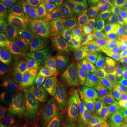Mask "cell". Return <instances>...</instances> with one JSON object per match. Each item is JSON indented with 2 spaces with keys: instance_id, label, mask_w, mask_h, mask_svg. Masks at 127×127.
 I'll use <instances>...</instances> for the list:
<instances>
[{
  "instance_id": "27",
  "label": "cell",
  "mask_w": 127,
  "mask_h": 127,
  "mask_svg": "<svg viewBox=\"0 0 127 127\" xmlns=\"http://www.w3.org/2000/svg\"><path fill=\"white\" fill-rule=\"evenodd\" d=\"M127 4V0H111L109 6L114 13H117L121 12Z\"/></svg>"
},
{
  "instance_id": "17",
  "label": "cell",
  "mask_w": 127,
  "mask_h": 127,
  "mask_svg": "<svg viewBox=\"0 0 127 127\" xmlns=\"http://www.w3.org/2000/svg\"><path fill=\"white\" fill-rule=\"evenodd\" d=\"M14 15L3 5H0V38L16 37Z\"/></svg>"
},
{
  "instance_id": "1",
  "label": "cell",
  "mask_w": 127,
  "mask_h": 127,
  "mask_svg": "<svg viewBox=\"0 0 127 127\" xmlns=\"http://www.w3.org/2000/svg\"><path fill=\"white\" fill-rule=\"evenodd\" d=\"M50 38L55 50L68 69H75L88 76L97 77L102 70L100 45L89 39H64L57 35Z\"/></svg>"
},
{
  "instance_id": "18",
  "label": "cell",
  "mask_w": 127,
  "mask_h": 127,
  "mask_svg": "<svg viewBox=\"0 0 127 127\" xmlns=\"http://www.w3.org/2000/svg\"><path fill=\"white\" fill-rule=\"evenodd\" d=\"M17 52L15 37L0 38V65L6 66L12 62Z\"/></svg>"
},
{
  "instance_id": "15",
  "label": "cell",
  "mask_w": 127,
  "mask_h": 127,
  "mask_svg": "<svg viewBox=\"0 0 127 127\" xmlns=\"http://www.w3.org/2000/svg\"><path fill=\"white\" fill-rule=\"evenodd\" d=\"M95 29L91 15L90 4L76 11L75 34L76 39H88Z\"/></svg>"
},
{
  "instance_id": "10",
  "label": "cell",
  "mask_w": 127,
  "mask_h": 127,
  "mask_svg": "<svg viewBox=\"0 0 127 127\" xmlns=\"http://www.w3.org/2000/svg\"><path fill=\"white\" fill-rule=\"evenodd\" d=\"M13 98L21 108L28 112L46 116L52 115L54 113L52 108L41 99L28 83H25L23 90Z\"/></svg>"
},
{
  "instance_id": "25",
  "label": "cell",
  "mask_w": 127,
  "mask_h": 127,
  "mask_svg": "<svg viewBox=\"0 0 127 127\" xmlns=\"http://www.w3.org/2000/svg\"><path fill=\"white\" fill-rule=\"evenodd\" d=\"M55 127H81L78 124L60 115H52Z\"/></svg>"
},
{
  "instance_id": "16",
  "label": "cell",
  "mask_w": 127,
  "mask_h": 127,
  "mask_svg": "<svg viewBox=\"0 0 127 127\" xmlns=\"http://www.w3.org/2000/svg\"><path fill=\"white\" fill-rule=\"evenodd\" d=\"M42 4L47 23L51 34L50 35H57L59 33V26L62 21L63 12L52 1L42 2Z\"/></svg>"
},
{
  "instance_id": "22",
  "label": "cell",
  "mask_w": 127,
  "mask_h": 127,
  "mask_svg": "<svg viewBox=\"0 0 127 127\" xmlns=\"http://www.w3.org/2000/svg\"><path fill=\"white\" fill-rule=\"evenodd\" d=\"M63 13L76 12L82 7L89 4L88 0H52Z\"/></svg>"
},
{
  "instance_id": "23",
  "label": "cell",
  "mask_w": 127,
  "mask_h": 127,
  "mask_svg": "<svg viewBox=\"0 0 127 127\" xmlns=\"http://www.w3.org/2000/svg\"><path fill=\"white\" fill-rule=\"evenodd\" d=\"M110 114L112 127H127V107H114Z\"/></svg>"
},
{
  "instance_id": "31",
  "label": "cell",
  "mask_w": 127,
  "mask_h": 127,
  "mask_svg": "<svg viewBox=\"0 0 127 127\" xmlns=\"http://www.w3.org/2000/svg\"><path fill=\"white\" fill-rule=\"evenodd\" d=\"M39 1L41 2H46V1H52V0H38Z\"/></svg>"
},
{
  "instance_id": "28",
  "label": "cell",
  "mask_w": 127,
  "mask_h": 127,
  "mask_svg": "<svg viewBox=\"0 0 127 127\" xmlns=\"http://www.w3.org/2000/svg\"><path fill=\"white\" fill-rule=\"evenodd\" d=\"M120 19L124 31V35H127V4L120 12Z\"/></svg>"
},
{
  "instance_id": "2",
  "label": "cell",
  "mask_w": 127,
  "mask_h": 127,
  "mask_svg": "<svg viewBox=\"0 0 127 127\" xmlns=\"http://www.w3.org/2000/svg\"><path fill=\"white\" fill-rule=\"evenodd\" d=\"M99 86L97 77L70 70L59 89V103L68 104L87 97L96 93Z\"/></svg>"
},
{
  "instance_id": "20",
  "label": "cell",
  "mask_w": 127,
  "mask_h": 127,
  "mask_svg": "<svg viewBox=\"0 0 127 127\" xmlns=\"http://www.w3.org/2000/svg\"><path fill=\"white\" fill-rule=\"evenodd\" d=\"M90 9L91 17L95 28L100 27L104 25L114 14L109 6H106L90 4Z\"/></svg>"
},
{
  "instance_id": "9",
  "label": "cell",
  "mask_w": 127,
  "mask_h": 127,
  "mask_svg": "<svg viewBox=\"0 0 127 127\" xmlns=\"http://www.w3.org/2000/svg\"><path fill=\"white\" fill-rule=\"evenodd\" d=\"M27 115L13 97H0V122L6 127H25Z\"/></svg>"
},
{
  "instance_id": "13",
  "label": "cell",
  "mask_w": 127,
  "mask_h": 127,
  "mask_svg": "<svg viewBox=\"0 0 127 127\" xmlns=\"http://www.w3.org/2000/svg\"><path fill=\"white\" fill-rule=\"evenodd\" d=\"M30 86L48 106H52L59 100V89L47 76L40 71L30 82Z\"/></svg>"
},
{
  "instance_id": "21",
  "label": "cell",
  "mask_w": 127,
  "mask_h": 127,
  "mask_svg": "<svg viewBox=\"0 0 127 127\" xmlns=\"http://www.w3.org/2000/svg\"><path fill=\"white\" fill-rule=\"evenodd\" d=\"M36 0H0L1 4L9 10L14 16H19L29 9Z\"/></svg>"
},
{
  "instance_id": "32",
  "label": "cell",
  "mask_w": 127,
  "mask_h": 127,
  "mask_svg": "<svg viewBox=\"0 0 127 127\" xmlns=\"http://www.w3.org/2000/svg\"><path fill=\"white\" fill-rule=\"evenodd\" d=\"M0 127H5L4 125H3V124H1V126H0Z\"/></svg>"
},
{
  "instance_id": "29",
  "label": "cell",
  "mask_w": 127,
  "mask_h": 127,
  "mask_svg": "<svg viewBox=\"0 0 127 127\" xmlns=\"http://www.w3.org/2000/svg\"><path fill=\"white\" fill-rule=\"evenodd\" d=\"M89 4L96 6H105L111 2V0H88Z\"/></svg>"
},
{
  "instance_id": "6",
  "label": "cell",
  "mask_w": 127,
  "mask_h": 127,
  "mask_svg": "<svg viewBox=\"0 0 127 127\" xmlns=\"http://www.w3.org/2000/svg\"><path fill=\"white\" fill-rule=\"evenodd\" d=\"M16 34L35 32L46 36H50V31L47 23L43 4L37 1L24 13L15 20Z\"/></svg>"
},
{
  "instance_id": "30",
  "label": "cell",
  "mask_w": 127,
  "mask_h": 127,
  "mask_svg": "<svg viewBox=\"0 0 127 127\" xmlns=\"http://www.w3.org/2000/svg\"><path fill=\"white\" fill-rule=\"evenodd\" d=\"M122 73H124V74L127 77V64H126V65H125V66H124V68Z\"/></svg>"
},
{
  "instance_id": "8",
  "label": "cell",
  "mask_w": 127,
  "mask_h": 127,
  "mask_svg": "<svg viewBox=\"0 0 127 127\" xmlns=\"http://www.w3.org/2000/svg\"><path fill=\"white\" fill-rule=\"evenodd\" d=\"M37 68L38 71L50 78L58 89L69 71L56 50L50 55L37 59Z\"/></svg>"
},
{
  "instance_id": "19",
  "label": "cell",
  "mask_w": 127,
  "mask_h": 127,
  "mask_svg": "<svg viewBox=\"0 0 127 127\" xmlns=\"http://www.w3.org/2000/svg\"><path fill=\"white\" fill-rule=\"evenodd\" d=\"M76 12L71 14L63 13L62 21L59 29V35L61 37L66 40L76 39L75 26H76Z\"/></svg>"
},
{
  "instance_id": "14",
  "label": "cell",
  "mask_w": 127,
  "mask_h": 127,
  "mask_svg": "<svg viewBox=\"0 0 127 127\" xmlns=\"http://www.w3.org/2000/svg\"><path fill=\"white\" fill-rule=\"evenodd\" d=\"M25 83L16 76L9 66L0 68V93L1 96L13 97L22 91Z\"/></svg>"
},
{
  "instance_id": "3",
  "label": "cell",
  "mask_w": 127,
  "mask_h": 127,
  "mask_svg": "<svg viewBox=\"0 0 127 127\" xmlns=\"http://www.w3.org/2000/svg\"><path fill=\"white\" fill-rule=\"evenodd\" d=\"M101 109L102 98L99 92L70 104L56 102L52 106L54 113L72 120L81 127H88Z\"/></svg>"
},
{
  "instance_id": "24",
  "label": "cell",
  "mask_w": 127,
  "mask_h": 127,
  "mask_svg": "<svg viewBox=\"0 0 127 127\" xmlns=\"http://www.w3.org/2000/svg\"><path fill=\"white\" fill-rule=\"evenodd\" d=\"M88 127H112L110 112H100L93 119Z\"/></svg>"
},
{
  "instance_id": "26",
  "label": "cell",
  "mask_w": 127,
  "mask_h": 127,
  "mask_svg": "<svg viewBox=\"0 0 127 127\" xmlns=\"http://www.w3.org/2000/svg\"><path fill=\"white\" fill-rule=\"evenodd\" d=\"M30 127H55V125L52 115L50 117L45 115L35 119Z\"/></svg>"
},
{
  "instance_id": "12",
  "label": "cell",
  "mask_w": 127,
  "mask_h": 127,
  "mask_svg": "<svg viewBox=\"0 0 127 127\" xmlns=\"http://www.w3.org/2000/svg\"><path fill=\"white\" fill-rule=\"evenodd\" d=\"M124 35V31L120 19V12L114 13L111 18L102 26L95 28L88 38L97 45L112 40Z\"/></svg>"
},
{
  "instance_id": "5",
  "label": "cell",
  "mask_w": 127,
  "mask_h": 127,
  "mask_svg": "<svg viewBox=\"0 0 127 127\" xmlns=\"http://www.w3.org/2000/svg\"><path fill=\"white\" fill-rule=\"evenodd\" d=\"M103 95L114 107H127V77L121 71L100 73Z\"/></svg>"
},
{
  "instance_id": "7",
  "label": "cell",
  "mask_w": 127,
  "mask_h": 127,
  "mask_svg": "<svg viewBox=\"0 0 127 127\" xmlns=\"http://www.w3.org/2000/svg\"><path fill=\"white\" fill-rule=\"evenodd\" d=\"M18 53H26L37 59L55 52V49L50 37L35 32L16 34Z\"/></svg>"
},
{
  "instance_id": "11",
  "label": "cell",
  "mask_w": 127,
  "mask_h": 127,
  "mask_svg": "<svg viewBox=\"0 0 127 127\" xmlns=\"http://www.w3.org/2000/svg\"><path fill=\"white\" fill-rule=\"evenodd\" d=\"M9 67L20 81L28 84L38 72L37 59L26 53H18Z\"/></svg>"
},
{
  "instance_id": "4",
  "label": "cell",
  "mask_w": 127,
  "mask_h": 127,
  "mask_svg": "<svg viewBox=\"0 0 127 127\" xmlns=\"http://www.w3.org/2000/svg\"><path fill=\"white\" fill-rule=\"evenodd\" d=\"M101 72L119 71L122 73L127 62V35H124L100 45Z\"/></svg>"
}]
</instances>
